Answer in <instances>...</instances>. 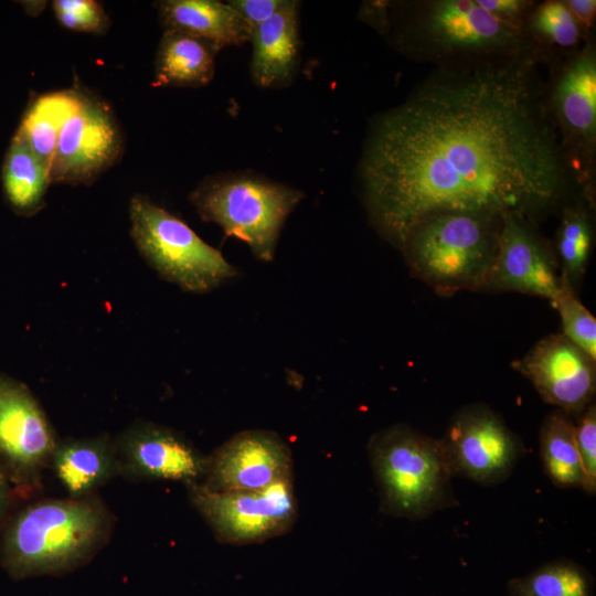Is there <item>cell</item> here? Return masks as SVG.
<instances>
[{
    "label": "cell",
    "mask_w": 596,
    "mask_h": 596,
    "mask_svg": "<svg viewBox=\"0 0 596 596\" xmlns=\"http://www.w3.org/2000/svg\"><path fill=\"white\" fill-rule=\"evenodd\" d=\"M391 8L387 31L396 47L437 68L540 58L525 36V20L498 17L477 0H418Z\"/></svg>",
    "instance_id": "obj_2"
},
{
    "label": "cell",
    "mask_w": 596,
    "mask_h": 596,
    "mask_svg": "<svg viewBox=\"0 0 596 596\" xmlns=\"http://www.w3.org/2000/svg\"><path fill=\"white\" fill-rule=\"evenodd\" d=\"M535 56L437 68L373 120L359 163L372 224L400 247L425 216L473 212L534 220L576 183Z\"/></svg>",
    "instance_id": "obj_1"
},
{
    "label": "cell",
    "mask_w": 596,
    "mask_h": 596,
    "mask_svg": "<svg viewBox=\"0 0 596 596\" xmlns=\"http://www.w3.org/2000/svg\"><path fill=\"white\" fill-rule=\"evenodd\" d=\"M115 518L93 493L41 499L11 513L0 533V564L13 579L72 572L109 542Z\"/></svg>",
    "instance_id": "obj_3"
},
{
    "label": "cell",
    "mask_w": 596,
    "mask_h": 596,
    "mask_svg": "<svg viewBox=\"0 0 596 596\" xmlns=\"http://www.w3.org/2000/svg\"><path fill=\"white\" fill-rule=\"evenodd\" d=\"M440 443L453 475L483 486L504 481L524 451L520 438L483 404L458 411Z\"/></svg>",
    "instance_id": "obj_10"
},
{
    "label": "cell",
    "mask_w": 596,
    "mask_h": 596,
    "mask_svg": "<svg viewBox=\"0 0 596 596\" xmlns=\"http://www.w3.org/2000/svg\"><path fill=\"white\" fill-rule=\"evenodd\" d=\"M524 33L541 60L568 55L592 40L561 0L535 2L525 18Z\"/></svg>",
    "instance_id": "obj_22"
},
{
    "label": "cell",
    "mask_w": 596,
    "mask_h": 596,
    "mask_svg": "<svg viewBox=\"0 0 596 596\" xmlns=\"http://www.w3.org/2000/svg\"><path fill=\"white\" fill-rule=\"evenodd\" d=\"M566 4L571 12L584 30L587 36L590 38V32L594 26L596 1L595 0H566Z\"/></svg>",
    "instance_id": "obj_32"
},
{
    "label": "cell",
    "mask_w": 596,
    "mask_h": 596,
    "mask_svg": "<svg viewBox=\"0 0 596 596\" xmlns=\"http://www.w3.org/2000/svg\"><path fill=\"white\" fill-rule=\"evenodd\" d=\"M508 590L509 596H594V584L585 568L560 560L510 581Z\"/></svg>",
    "instance_id": "obj_25"
},
{
    "label": "cell",
    "mask_w": 596,
    "mask_h": 596,
    "mask_svg": "<svg viewBox=\"0 0 596 596\" xmlns=\"http://www.w3.org/2000/svg\"><path fill=\"white\" fill-rule=\"evenodd\" d=\"M129 214L140 254L161 277L182 289L206 292L237 275L220 251L147 196L135 195Z\"/></svg>",
    "instance_id": "obj_7"
},
{
    "label": "cell",
    "mask_w": 596,
    "mask_h": 596,
    "mask_svg": "<svg viewBox=\"0 0 596 596\" xmlns=\"http://www.w3.org/2000/svg\"><path fill=\"white\" fill-rule=\"evenodd\" d=\"M563 334L596 360V320L576 298L574 289L563 280V288L555 301Z\"/></svg>",
    "instance_id": "obj_27"
},
{
    "label": "cell",
    "mask_w": 596,
    "mask_h": 596,
    "mask_svg": "<svg viewBox=\"0 0 596 596\" xmlns=\"http://www.w3.org/2000/svg\"><path fill=\"white\" fill-rule=\"evenodd\" d=\"M82 95L75 91L44 94L30 104L22 118L18 131L49 168L62 126L77 108Z\"/></svg>",
    "instance_id": "obj_24"
},
{
    "label": "cell",
    "mask_w": 596,
    "mask_h": 596,
    "mask_svg": "<svg viewBox=\"0 0 596 596\" xmlns=\"http://www.w3.org/2000/svg\"><path fill=\"white\" fill-rule=\"evenodd\" d=\"M556 255L533 220L520 214L501 219L498 252L480 290L515 291L551 300L563 288Z\"/></svg>",
    "instance_id": "obj_12"
},
{
    "label": "cell",
    "mask_w": 596,
    "mask_h": 596,
    "mask_svg": "<svg viewBox=\"0 0 596 596\" xmlns=\"http://www.w3.org/2000/svg\"><path fill=\"white\" fill-rule=\"evenodd\" d=\"M1 182L4 199L15 214L32 216L42 209L51 183L50 168L18 130L3 159Z\"/></svg>",
    "instance_id": "obj_21"
},
{
    "label": "cell",
    "mask_w": 596,
    "mask_h": 596,
    "mask_svg": "<svg viewBox=\"0 0 596 596\" xmlns=\"http://www.w3.org/2000/svg\"><path fill=\"white\" fill-rule=\"evenodd\" d=\"M292 479L287 444L274 432L251 429L235 434L207 457L198 483L222 492L257 491Z\"/></svg>",
    "instance_id": "obj_14"
},
{
    "label": "cell",
    "mask_w": 596,
    "mask_h": 596,
    "mask_svg": "<svg viewBox=\"0 0 596 596\" xmlns=\"http://www.w3.org/2000/svg\"><path fill=\"white\" fill-rule=\"evenodd\" d=\"M540 454L547 478L560 488H582L583 470L572 416L561 409L549 414L540 429Z\"/></svg>",
    "instance_id": "obj_23"
},
{
    "label": "cell",
    "mask_w": 596,
    "mask_h": 596,
    "mask_svg": "<svg viewBox=\"0 0 596 596\" xmlns=\"http://www.w3.org/2000/svg\"><path fill=\"white\" fill-rule=\"evenodd\" d=\"M298 1L286 4L269 20L253 29L251 76L262 87L287 84L299 60Z\"/></svg>",
    "instance_id": "obj_18"
},
{
    "label": "cell",
    "mask_w": 596,
    "mask_h": 596,
    "mask_svg": "<svg viewBox=\"0 0 596 596\" xmlns=\"http://www.w3.org/2000/svg\"><path fill=\"white\" fill-rule=\"evenodd\" d=\"M546 106L577 184L592 188L596 148V51L592 40L554 66Z\"/></svg>",
    "instance_id": "obj_8"
},
{
    "label": "cell",
    "mask_w": 596,
    "mask_h": 596,
    "mask_svg": "<svg viewBox=\"0 0 596 596\" xmlns=\"http://www.w3.org/2000/svg\"><path fill=\"white\" fill-rule=\"evenodd\" d=\"M190 501L215 538L228 544H251L281 535L297 518L292 479L257 491H213L188 486Z\"/></svg>",
    "instance_id": "obj_9"
},
{
    "label": "cell",
    "mask_w": 596,
    "mask_h": 596,
    "mask_svg": "<svg viewBox=\"0 0 596 596\" xmlns=\"http://www.w3.org/2000/svg\"><path fill=\"white\" fill-rule=\"evenodd\" d=\"M486 11L498 17L524 21L536 1L529 0H477Z\"/></svg>",
    "instance_id": "obj_31"
},
{
    "label": "cell",
    "mask_w": 596,
    "mask_h": 596,
    "mask_svg": "<svg viewBox=\"0 0 596 596\" xmlns=\"http://www.w3.org/2000/svg\"><path fill=\"white\" fill-rule=\"evenodd\" d=\"M57 441L29 387L0 373V460L12 485L36 486Z\"/></svg>",
    "instance_id": "obj_11"
},
{
    "label": "cell",
    "mask_w": 596,
    "mask_h": 596,
    "mask_svg": "<svg viewBox=\"0 0 596 596\" xmlns=\"http://www.w3.org/2000/svg\"><path fill=\"white\" fill-rule=\"evenodd\" d=\"M12 482L0 460V533L11 515Z\"/></svg>",
    "instance_id": "obj_33"
},
{
    "label": "cell",
    "mask_w": 596,
    "mask_h": 596,
    "mask_svg": "<svg viewBox=\"0 0 596 596\" xmlns=\"http://www.w3.org/2000/svg\"><path fill=\"white\" fill-rule=\"evenodd\" d=\"M593 236L592 217L585 204L578 203L564 210L557 231L555 255L562 280L573 289L586 270Z\"/></svg>",
    "instance_id": "obj_26"
},
{
    "label": "cell",
    "mask_w": 596,
    "mask_h": 596,
    "mask_svg": "<svg viewBox=\"0 0 596 596\" xmlns=\"http://www.w3.org/2000/svg\"><path fill=\"white\" fill-rule=\"evenodd\" d=\"M369 454L386 513L421 520L457 503L440 439L396 424L372 436Z\"/></svg>",
    "instance_id": "obj_5"
},
{
    "label": "cell",
    "mask_w": 596,
    "mask_h": 596,
    "mask_svg": "<svg viewBox=\"0 0 596 596\" xmlns=\"http://www.w3.org/2000/svg\"><path fill=\"white\" fill-rule=\"evenodd\" d=\"M304 193L247 173L209 177L190 194L199 215L246 243L255 257L274 259L280 231Z\"/></svg>",
    "instance_id": "obj_6"
},
{
    "label": "cell",
    "mask_w": 596,
    "mask_h": 596,
    "mask_svg": "<svg viewBox=\"0 0 596 596\" xmlns=\"http://www.w3.org/2000/svg\"><path fill=\"white\" fill-rule=\"evenodd\" d=\"M579 415L575 424V437L584 476L582 489L593 496L596 492V406L594 402Z\"/></svg>",
    "instance_id": "obj_29"
},
{
    "label": "cell",
    "mask_w": 596,
    "mask_h": 596,
    "mask_svg": "<svg viewBox=\"0 0 596 596\" xmlns=\"http://www.w3.org/2000/svg\"><path fill=\"white\" fill-rule=\"evenodd\" d=\"M512 365L557 409L570 415L581 414L593 403L596 360L563 333L541 339Z\"/></svg>",
    "instance_id": "obj_15"
},
{
    "label": "cell",
    "mask_w": 596,
    "mask_h": 596,
    "mask_svg": "<svg viewBox=\"0 0 596 596\" xmlns=\"http://www.w3.org/2000/svg\"><path fill=\"white\" fill-rule=\"evenodd\" d=\"M53 9L58 22L70 30L102 33L109 24L102 6L93 0H55Z\"/></svg>",
    "instance_id": "obj_28"
},
{
    "label": "cell",
    "mask_w": 596,
    "mask_h": 596,
    "mask_svg": "<svg viewBox=\"0 0 596 596\" xmlns=\"http://www.w3.org/2000/svg\"><path fill=\"white\" fill-rule=\"evenodd\" d=\"M121 150L123 138L111 111L102 102L82 95L60 131L51 182L91 183L118 160Z\"/></svg>",
    "instance_id": "obj_13"
},
{
    "label": "cell",
    "mask_w": 596,
    "mask_h": 596,
    "mask_svg": "<svg viewBox=\"0 0 596 596\" xmlns=\"http://www.w3.org/2000/svg\"><path fill=\"white\" fill-rule=\"evenodd\" d=\"M49 466L70 498L93 494L119 476L114 440L106 436L57 441Z\"/></svg>",
    "instance_id": "obj_19"
},
{
    "label": "cell",
    "mask_w": 596,
    "mask_h": 596,
    "mask_svg": "<svg viewBox=\"0 0 596 596\" xmlns=\"http://www.w3.org/2000/svg\"><path fill=\"white\" fill-rule=\"evenodd\" d=\"M119 476L135 480H202L206 459L178 432L153 423H136L114 440Z\"/></svg>",
    "instance_id": "obj_16"
},
{
    "label": "cell",
    "mask_w": 596,
    "mask_h": 596,
    "mask_svg": "<svg viewBox=\"0 0 596 596\" xmlns=\"http://www.w3.org/2000/svg\"><path fill=\"white\" fill-rule=\"evenodd\" d=\"M217 52L206 42L179 31H164L155 63V86L199 87L214 76Z\"/></svg>",
    "instance_id": "obj_20"
},
{
    "label": "cell",
    "mask_w": 596,
    "mask_h": 596,
    "mask_svg": "<svg viewBox=\"0 0 596 596\" xmlns=\"http://www.w3.org/2000/svg\"><path fill=\"white\" fill-rule=\"evenodd\" d=\"M157 8L164 31L193 35L216 52L251 41L253 29L228 2L164 0Z\"/></svg>",
    "instance_id": "obj_17"
},
{
    "label": "cell",
    "mask_w": 596,
    "mask_h": 596,
    "mask_svg": "<svg viewBox=\"0 0 596 596\" xmlns=\"http://www.w3.org/2000/svg\"><path fill=\"white\" fill-rule=\"evenodd\" d=\"M287 0H231L228 3L254 29L274 17Z\"/></svg>",
    "instance_id": "obj_30"
},
{
    "label": "cell",
    "mask_w": 596,
    "mask_h": 596,
    "mask_svg": "<svg viewBox=\"0 0 596 596\" xmlns=\"http://www.w3.org/2000/svg\"><path fill=\"white\" fill-rule=\"evenodd\" d=\"M502 216L436 213L417 221L398 249L413 276L437 294L480 290L497 256Z\"/></svg>",
    "instance_id": "obj_4"
}]
</instances>
